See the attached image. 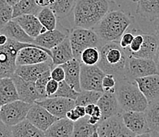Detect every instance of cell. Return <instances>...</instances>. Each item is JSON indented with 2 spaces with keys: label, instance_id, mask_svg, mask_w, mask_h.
<instances>
[{
  "label": "cell",
  "instance_id": "6da1fadb",
  "mask_svg": "<svg viewBox=\"0 0 159 137\" xmlns=\"http://www.w3.org/2000/svg\"><path fill=\"white\" fill-rule=\"evenodd\" d=\"M101 57L97 65L105 74L115 76L116 80L126 79L128 55L117 41L107 42L100 51Z\"/></svg>",
  "mask_w": 159,
  "mask_h": 137
},
{
  "label": "cell",
  "instance_id": "7a4b0ae2",
  "mask_svg": "<svg viewBox=\"0 0 159 137\" xmlns=\"http://www.w3.org/2000/svg\"><path fill=\"white\" fill-rule=\"evenodd\" d=\"M108 0H78L74 7L75 24L79 28L93 29L108 12Z\"/></svg>",
  "mask_w": 159,
  "mask_h": 137
},
{
  "label": "cell",
  "instance_id": "3957f363",
  "mask_svg": "<svg viewBox=\"0 0 159 137\" xmlns=\"http://www.w3.org/2000/svg\"><path fill=\"white\" fill-rule=\"evenodd\" d=\"M131 23V18L122 11H110L93 27V31L99 39L105 42L116 41L120 39Z\"/></svg>",
  "mask_w": 159,
  "mask_h": 137
},
{
  "label": "cell",
  "instance_id": "277c9868",
  "mask_svg": "<svg viewBox=\"0 0 159 137\" xmlns=\"http://www.w3.org/2000/svg\"><path fill=\"white\" fill-rule=\"evenodd\" d=\"M115 94L123 112H145L148 106V102L135 81L127 79L119 80Z\"/></svg>",
  "mask_w": 159,
  "mask_h": 137
},
{
  "label": "cell",
  "instance_id": "5b68a950",
  "mask_svg": "<svg viewBox=\"0 0 159 137\" xmlns=\"http://www.w3.org/2000/svg\"><path fill=\"white\" fill-rule=\"evenodd\" d=\"M36 44L21 43L0 34V79L11 78L15 73L16 59L21 48L35 47Z\"/></svg>",
  "mask_w": 159,
  "mask_h": 137
},
{
  "label": "cell",
  "instance_id": "8992f818",
  "mask_svg": "<svg viewBox=\"0 0 159 137\" xmlns=\"http://www.w3.org/2000/svg\"><path fill=\"white\" fill-rule=\"evenodd\" d=\"M74 58L80 62L81 55L86 48L97 47L100 39L91 29L77 28L72 30L69 36Z\"/></svg>",
  "mask_w": 159,
  "mask_h": 137
},
{
  "label": "cell",
  "instance_id": "52a82bcc",
  "mask_svg": "<svg viewBox=\"0 0 159 137\" xmlns=\"http://www.w3.org/2000/svg\"><path fill=\"white\" fill-rule=\"evenodd\" d=\"M32 105L21 100L3 105L0 109V120L8 126L18 125L26 119Z\"/></svg>",
  "mask_w": 159,
  "mask_h": 137
},
{
  "label": "cell",
  "instance_id": "ba28073f",
  "mask_svg": "<svg viewBox=\"0 0 159 137\" xmlns=\"http://www.w3.org/2000/svg\"><path fill=\"white\" fill-rule=\"evenodd\" d=\"M158 74L154 60L135 58L128 56L126 66V79L134 81L138 78Z\"/></svg>",
  "mask_w": 159,
  "mask_h": 137
},
{
  "label": "cell",
  "instance_id": "9c48e42d",
  "mask_svg": "<svg viewBox=\"0 0 159 137\" xmlns=\"http://www.w3.org/2000/svg\"><path fill=\"white\" fill-rule=\"evenodd\" d=\"M105 73L98 65L81 64L80 86L82 90H93L104 93L102 80Z\"/></svg>",
  "mask_w": 159,
  "mask_h": 137
},
{
  "label": "cell",
  "instance_id": "30bf717a",
  "mask_svg": "<svg viewBox=\"0 0 159 137\" xmlns=\"http://www.w3.org/2000/svg\"><path fill=\"white\" fill-rule=\"evenodd\" d=\"M99 137H135V134L128 129L123 122L121 115L101 121L98 128Z\"/></svg>",
  "mask_w": 159,
  "mask_h": 137
},
{
  "label": "cell",
  "instance_id": "8fae6325",
  "mask_svg": "<svg viewBox=\"0 0 159 137\" xmlns=\"http://www.w3.org/2000/svg\"><path fill=\"white\" fill-rule=\"evenodd\" d=\"M52 60L51 50L46 49L40 46L26 47L21 48L16 59V65H32L44 63Z\"/></svg>",
  "mask_w": 159,
  "mask_h": 137
},
{
  "label": "cell",
  "instance_id": "7c38bea8",
  "mask_svg": "<svg viewBox=\"0 0 159 137\" xmlns=\"http://www.w3.org/2000/svg\"><path fill=\"white\" fill-rule=\"evenodd\" d=\"M35 103L47 109L51 114L58 118H65L66 112L75 106L74 100L60 97L47 98L42 100L37 101Z\"/></svg>",
  "mask_w": 159,
  "mask_h": 137
},
{
  "label": "cell",
  "instance_id": "4fadbf2b",
  "mask_svg": "<svg viewBox=\"0 0 159 137\" xmlns=\"http://www.w3.org/2000/svg\"><path fill=\"white\" fill-rule=\"evenodd\" d=\"M59 119L60 118L53 116L47 109L37 103L32 105V107L26 116L27 121L43 132H45L49 127Z\"/></svg>",
  "mask_w": 159,
  "mask_h": 137
},
{
  "label": "cell",
  "instance_id": "5bb4252c",
  "mask_svg": "<svg viewBox=\"0 0 159 137\" xmlns=\"http://www.w3.org/2000/svg\"><path fill=\"white\" fill-rule=\"evenodd\" d=\"M53 66L54 65L52 60L37 64L17 66L14 74L21 77L25 81L35 83L44 73L51 71Z\"/></svg>",
  "mask_w": 159,
  "mask_h": 137
},
{
  "label": "cell",
  "instance_id": "9a60e30c",
  "mask_svg": "<svg viewBox=\"0 0 159 137\" xmlns=\"http://www.w3.org/2000/svg\"><path fill=\"white\" fill-rule=\"evenodd\" d=\"M121 117L124 125L135 135L150 132L144 112H123Z\"/></svg>",
  "mask_w": 159,
  "mask_h": 137
},
{
  "label": "cell",
  "instance_id": "2e32d148",
  "mask_svg": "<svg viewBox=\"0 0 159 137\" xmlns=\"http://www.w3.org/2000/svg\"><path fill=\"white\" fill-rule=\"evenodd\" d=\"M11 78L15 84L19 100L29 104H34L37 101L42 100L36 89L35 83L25 81L15 74Z\"/></svg>",
  "mask_w": 159,
  "mask_h": 137
},
{
  "label": "cell",
  "instance_id": "e0dca14e",
  "mask_svg": "<svg viewBox=\"0 0 159 137\" xmlns=\"http://www.w3.org/2000/svg\"><path fill=\"white\" fill-rule=\"evenodd\" d=\"M134 81L148 103L159 100V75L138 78Z\"/></svg>",
  "mask_w": 159,
  "mask_h": 137
},
{
  "label": "cell",
  "instance_id": "ac0fdd59",
  "mask_svg": "<svg viewBox=\"0 0 159 137\" xmlns=\"http://www.w3.org/2000/svg\"><path fill=\"white\" fill-rule=\"evenodd\" d=\"M97 105L102 111V120L105 121L112 116L121 115L123 110L120 106L115 93L104 92Z\"/></svg>",
  "mask_w": 159,
  "mask_h": 137
},
{
  "label": "cell",
  "instance_id": "d6986e66",
  "mask_svg": "<svg viewBox=\"0 0 159 137\" xmlns=\"http://www.w3.org/2000/svg\"><path fill=\"white\" fill-rule=\"evenodd\" d=\"M13 20L18 23L24 31L33 38H36L37 36L47 31L45 27L41 25V23L35 15L25 14L13 18Z\"/></svg>",
  "mask_w": 159,
  "mask_h": 137
},
{
  "label": "cell",
  "instance_id": "ffe728a7",
  "mask_svg": "<svg viewBox=\"0 0 159 137\" xmlns=\"http://www.w3.org/2000/svg\"><path fill=\"white\" fill-rule=\"evenodd\" d=\"M61 66L65 72L64 81L70 85L76 91L81 92L80 86V71L81 63L79 60L73 58Z\"/></svg>",
  "mask_w": 159,
  "mask_h": 137
},
{
  "label": "cell",
  "instance_id": "44dd1931",
  "mask_svg": "<svg viewBox=\"0 0 159 137\" xmlns=\"http://www.w3.org/2000/svg\"><path fill=\"white\" fill-rule=\"evenodd\" d=\"M143 43L137 53H130L128 56L135 58L154 60L159 45V38L150 34H143Z\"/></svg>",
  "mask_w": 159,
  "mask_h": 137
},
{
  "label": "cell",
  "instance_id": "7402d4cb",
  "mask_svg": "<svg viewBox=\"0 0 159 137\" xmlns=\"http://www.w3.org/2000/svg\"><path fill=\"white\" fill-rule=\"evenodd\" d=\"M66 37V36L60 30H47L44 34H40L34 38L33 44L46 49L51 50L60 44Z\"/></svg>",
  "mask_w": 159,
  "mask_h": 137
},
{
  "label": "cell",
  "instance_id": "603a6c76",
  "mask_svg": "<svg viewBox=\"0 0 159 137\" xmlns=\"http://www.w3.org/2000/svg\"><path fill=\"white\" fill-rule=\"evenodd\" d=\"M51 53L52 61L55 66L62 65L72 60L74 56L69 37H66L60 44L52 48Z\"/></svg>",
  "mask_w": 159,
  "mask_h": 137
},
{
  "label": "cell",
  "instance_id": "cb8c5ba5",
  "mask_svg": "<svg viewBox=\"0 0 159 137\" xmlns=\"http://www.w3.org/2000/svg\"><path fill=\"white\" fill-rule=\"evenodd\" d=\"M74 122L67 118H60L44 132L45 137H72Z\"/></svg>",
  "mask_w": 159,
  "mask_h": 137
},
{
  "label": "cell",
  "instance_id": "d4e9b609",
  "mask_svg": "<svg viewBox=\"0 0 159 137\" xmlns=\"http://www.w3.org/2000/svg\"><path fill=\"white\" fill-rule=\"evenodd\" d=\"M0 34H4L10 39L21 43L33 44L34 41V38L30 37L18 23L13 19L4 25L3 28L0 30Z\"/></svg>",
  "mask_w": 159,
  "mask_h": 137
},
{
  "label": "cell",
  "instance_id": "484cf974",
  "mask_svg": "<svg viewBox=\"0 0 159 137\" xmlns=\"http://www.w3.org/2000/svg\"><path fill=\"white\" fill-rule=\"evenodd\" d=\"M136 13L144 19H159V0H138Z\"/></svg>",
  "mask_w": 159,
  "mask_h": 137
},
{
  "label": "cell",
  "instance_id": "4316f807",
  "mask_svg": "<svg viewBox=\"0 0 159 137\" xmlns=\"http://www.w3.org/2000/svg\"><path fill=\"white\" fill-rule=\"evenodd\" d=\"M19 100L18 91L12 78L0 79V104L3 106Z\"/></svg>",
  "mask_w": 159,
  "mask_h": 137
},
{
  "label": "cell",
  "instance_id": "83f0119b",
  "mask_svg": "<svg viewBox=\"0 0 159 137\" xmlns=\"http://www.w3.org/2000/svg\"><path fill=\"white\" fill-rule=\"evenodd\" d=\"M13 137H45L44 132L32 125L26 119L11 127Z\"/></svg>",
  "mask_w": 159,
  "mask_h": 137
},
{
  "label": "cell",
  "instance_id": "f1b7e54d",
  "mask_svg": "<svg viewBox=\"0 0 159 137\" xmlns=\"http://www.w3.org/2000/svg\"><path fill=\"white\" fill-rule=\"evenodd\" d=\"M13 18L25 14L37 16L42 7L36 3L35 0H21L13 6Z\"/></svg>",
  "mask_w": 159,
  "mask_h": 137
},
{
  "label": "cell",
  "instance_id": "f546056e",
  "mask_svg": "<svg viewBox=\"0 0 159 137\" xmlns=\"http://www.w3.org/2000/svg\"><path fill=\"white\" fill-rule=\"evenodd\" d=\"M88 117L89 116H86L74 122L72 137H89L97 132L98 125H93L89 124Z\"/></svg>",
  "mask_w": 159,
  "mask_h": 137
},
{
  "label": "cell",
  "instance_id": "4dcf8cb0",
  "mask_svg": "<svg viewBox=\"0 0 159 137\" xmlns=\"http://www.w3.org/2000/svg\"><path fill=\"white\" fill-rule=\"evenodd\" d=\"M144 112L150 132H159V100L148 103Z\"/></svg>",
  "mask_w": 159,
  "mask_h": 137
},
{
  "label": "cell",
  "instance_id": "1f68e13d",
  "mask_svg": "<svg viewBox=\"0 0 159 137\" xmlns=\"http://www.w3.org/2000/svg\"><path fill=\"white\" fill-rule=\"evenodd\" d=\"M75 2V0H55L49 7L54 12L56 18H63L74 9Z\"/></svg>",
  "mask_w": 159,
  "mask_h": 137
},
{
  "label": "cell",
  "instance_id": "d6a6232c",
  "mask_svg": "<svg viewBox=\"0 0 159 137\" xmlns=\"http://www.w3.org/2000/svg\"><path fill=\"white\" fill-rule=\"evenodd\" d=\"M41 25L47 30H56V17L50 7H43L37 15Z\"/></svg>",
  "mask_w": 159,
  "mask_h": 137
},
{
  "label": "cell",
  "instance_id": "836d02e7",
  "mask_svg": "<svg viewBox=\"0 0 159 137\" xmlns=\"http://www.w3.org/2000/svg\"><path fill=\"white\" fill-rule=\"evenodd\" d=\"M102 92L93 91V90H82L79 92V96L76 98L75 106H86L89 104L97 105L98 100L102 95Z\"/></svg>",
  "mask_w": 159,
  "mask_h": 137
},
{
  "label": "cell",
  "instance_id": "e575fe53",
  "mask_svg": "<svg viewBox=\"0 0 159 137\" xmlns=\"http://www.w3.org/2000/svg\"><path fill=\"white\" fill-rule=\"evenodd\" d=\"M101 53L97 47H89L86 48L81 55L80 62L85 65H97L100 60Z\"/></svg>",
  "mask_w": 159,
  "mask_h": 137
},
{
  "label": "cell",
  "instance_id": "d590c367",
  "mask_svg": "<svg viewBox=\"0 0 159 137\" xmlns=\"http://www.w3.org/2000/svg\"><path fill=\"white\" fill-rule=\"evenodd\" d=\"M79 92L76 91L75 89H73L70 85L67 84L63 80V81L59 83V88H58L57 91L51 98L60 97V98H68L75 101L79 96Z\"/></svg>",
  "mask_w": 159,
  "mask_h": 137
},
{
  "label": "cell",
  "instance_id": "8d00e7d4",
  "mask_svg": "<svg viewBox=\"0 0 159 137\" xmlns=\"http://www.w3.org/2000/svg\"><path fill=\"white\" fill-rule=\"evenodd\" d=\"M13 19V7L5 0H0V30Z\"/></svg>",
  "mask_w": 159,
  "mask_h": 137
},
{
  "label": "cell",
  "instance_id": "74e56055",
  "mask_svg": "<svg viewBox=\"0 0 159 137\" xmlns=\"http://www.w3.org/2000/svg\"><path fill=\"white\" fill-rule=\"evenodd\" d=\"M50 74H51V71L45 72L35 82L36 89H37V92H38V94L42 99L48 98L45 90L48 82L51 79V75Z\"/></svg>",
  "mask_w": 159,
  "mask_h": 137
},
{
  "label": "cell",
  "instance_id": "f35d334b",
  "mask_svg": "<svg viewBox=\"0 0 159 137\" xmlns=\"http://www.w3.org/2000/svg\"><path fill=\"white\" fill-rule=\"evenodd\" d=\"M116 83V79L115 76L110 74H105L102 80V87H103L104 92L115 93Z\"/></svg>",
  "mask_w": 159,
  "mask_h": 137
},
{
  "label": "cell",
  "instance_id": "ab89813d",
  "mask_svg": "<svg viewBox=\"0 0 159 137\" xmlns=\"http://www.w3.org/2000/svg\"><path fill=\"white\" fill-rule=\"evenodd\" d=\"M143 43V34H137V35L135 36L129 47L124 50H125L128 55H129L130 53H137L140 49Z\"/></svg>",
  "mask_w": 159,
  "mask_h": 137
},
{
  "label": "cell",
  "instance_id": "60d3db41",
  "mask_svg": "<svg viewBox=\"0 0 159 137\" xmlns=\"http://www.w3.org/2000/svg\"><path fill=\"white\" fill-rule=\"evenodd\" d=\"M51 79H54L58 83L63 81L65 79V72L60 65L52 67L51 70Z\"/></svg>",
  "mask_w": 159,
  "mask_h": 137
},
{
  "label": "cell",
  "instance_id": "b9f144b4",
  "mask_svg": "<svg viewBox=\"0 0 159 137\" xmlns=\"http://www.w3.org/2000/svg\"><path fill=\"white\" fill-rule=\"evenodd\" d=\"M59 88V83L56 82L54 79H51L48 82L47 86H46V94L48 98H51L56 94Z\"/></svg>",
  "mask_w": 159,
  "mask_h": 137
},
{
  "label": "cell",
  "instance_id": "7bdbcfd3",
  "mask_svg": "<svg viewBox=\"0 0 159 137\" xmlns=\"http://www.w3.org/2000/svg\"><path fill=\"white\" fill-rule=\"evenodd\" d=\"M135 36L133 35L131 33H124L120 37V41L119 44L124 49H126L130 46V44L132 42L133 39H134Z\"/></svg>",
  "mask_w": 159,
  "mask_h": 137
},
{
  "label": "cell",
  "instance_id": "ee69618b",
  "mask_svg": "<svg viewBox=\"0 0 159 137\" xmlns=\"http://www.w3.org/2000/svg\"><path fill=\"white\" fill-rule=\"evenodd\" d=\"M0 137H13L11 127L8 126L0 120Z\"/></svg>",
  "mask_w": 159,
  "mask_h": 137
},
{
  "label": "cell",
  "instance_id": "f6af8a7d",
  "mask_svg": "<svg viewBox=\"0 0 159 137\" xmlns=\"http://www.w3.org/2000/svg\"><path fill=\"white\" fill-rule=\"evenodd\" d=\"M66 118H67V119L70 120V121H71L75 122V121H77L78 120L80 119L81 117L79 116V115L78 114L77 112L75 111V107H74L73 109H70L68 112H66Z\"/></svg>",
  "mask_w": 159,
  "mask_h": 137
},
{
  "label": "cell",
  "instance_id": "bcb514c9",
  "mask_svg": "<svg viewBox=\"0 0 159 137\" xmlns=\"http://www.w3.org/2000/svg\"><path fill=\"white\" fill-rule=\"evenodd\" d=\"M55 0H35L36 3L40 7H49L54 2Z\"/></svg>",
  "mask_w": 159,
  "mask_h": 137
},
{
  "label": "cell",
  "instance_id": "7dc6e473",
  "mask_svg": "<svg viewBox=\"0 0 159 137\" xmlns=\"http://www.w3.org/2000/svg\"><path fill=\"white\" fill-rule=\"evenodd\" d=\"M75 111L77 112L78 114L79 115L81 118L84 117V116H86V109H85L84 106H75Z\"/></svg>",
  "mask_w": 159,
  "mask_h": 137
},
{
  "label": "cell",
  "instance_id": "c3c4849f",
  "mask_svg": "<svg viewBox=\"0 0 159 137\" xmlns=\"http://www.w3.org/2000/svg\"><path fill=\"white\" fill-rule=\"evenodd\" d=\"M91 116H93V117L98 118V119L102 120V111L100 109V108L98 107V105H96L93 109V112H92V114L90 115Z\"/></svg>",
  "mask_w": 159,
  "mask_h": 137
},
{
  "label": "cell",
  "instance_id": "681fc988",
  "mask_svg": "<svg viewBox=\"0 0 159 137\" xmlns=\"http://www.w3.org/2000/svg\"><path fill=\"white\" fill-rule=\"evenodd\" d=\"M95 106H96V105H94V104H89V105H87L86 106H85L86 116H89L91 114H92V112H93Z\"/></svg>",
  "mask_w": 159,
  "mask_h": 137
},
{
  "label": "cell",
  "instance_id": "f907efd6",
  "mask_svg": "<svg viewBox=\"0 0 159 137\" xmlns=\"http://www.w3.org/2000/svg\"><path fill=\"white\" fill-rule=\"evenodd\" d=\"M154 60L156 63V66H157V72H158V75H159V45H158V48H157V53H156L155 56H154Z\"/></svg>",
  "mask_w": 159,
  "mask_h": 137
},
{
  "label": "cell",
  "instance_id": "816d5d0a",
  "mask_svg": "<svg viewBox=\"0 0 159 137\" xmlns=\"http://www.w3.org/2000/svg\"><path fill=\"white\" fill-rule=\"evenodd\" d=\"M6 2H7V3L9 4V5H11V7H13V6L15 5L16 3H18L19 1H21V0H5Z\"/></svg>",
  "mask_w": 159,
  "mask_h": 137
},
{
  "label": "cell",
  "instance_id": "f5cc1de1",
  "mask_svg": "<svg viewBox=\"0 0 159 137\" xmlns=\"http://www.w3.org/2000/svg\"><path fill=\"white\" fill-rule=\"evenodd\" d=\"M135 137H152V135H151V132H147V133L135 135Z\"/></svg>",
  "mask_w": 159,
  "mask_h": 137
},
{
  "label": "cell",
  "instance_id": "db71d44e",
  "mask_svg": "<svg viewBox=\"0 0 159 137\" xmlns=\"http://www.w3.org/2000/svg\"><path fill=\"white\" fill-rule=\"evenodd\" d=\"M155 35L156 37H157L159 38V20L157 21V23L155 24Z\"/></svg>",
  "mask_w": 159,
  "mask_h": 137
},
{
  "label": "cell",
  "instance_id": "11a10c76",
  "mask_svg": "<svg viewBox=\"0 0 159 137\" xmlns=\"http://www.w3.org/2000/svg\"><path fill=\"white\" fill-rule=\"evenodd\" d=\"M152 137H159V132H151Z\"/></svg>",
  "mask_w": 159,
  "mask_h": 137
},
{
  "label": "cell",
  "instance_id": "9f6ffc18",
  "mask_svg": "<svg viewBox=\"0 0 159 137\" xmlns=\"http://www.w3.org/2000/svg\"><path fill=\"white\" fill-rule=\"evenodd\" d=\"M89 137H99V135H98V132H95L94 133H93L92 135H90V136H89Z\"/></svg>",
  "mask_w": 159,
  "mask_h": 137
},
{
  "label": "cell",
  "instance_id": "6f0895ef",
  "mask_svg": "<svg viewBox=\"0 0 159 137\" xmlns=\"http://www.w3.org/2000/svg\"><path fill=\"white\" fill-rule=\"evenodd\" d=\"M1 106H1V104H0V109H1Z\"/></svg>",
  "mask_w": 159,
  "mask_h": 137
}]
</instances>
